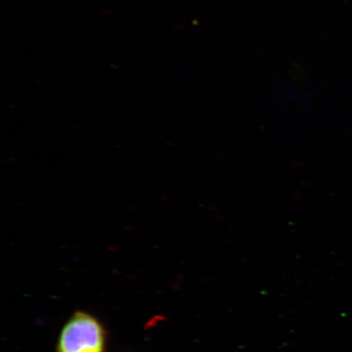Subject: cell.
I'll use <instances>...</instances> for the list:
<instances>
[{"label": "cell", "mask_w": 352, "mask_h": 352, "mask_svg": "<svg viewBox=\"0 0 352 352\" xmlns=\"http://www.w3.org/2000/svg\"><path fill=\"white\" fill-rule=\"evenodd\" d=\"M104 331L92 316L78 312L61 332L59 352H103Z\"/></svg>", "instance_id": "obj_1"}]
</instances>
